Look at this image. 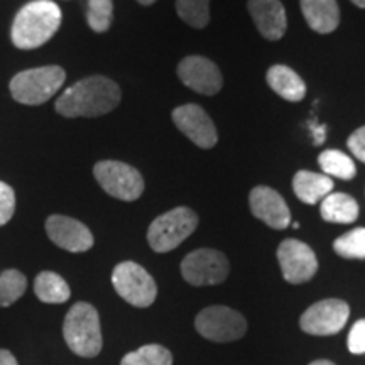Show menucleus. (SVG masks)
<instances>
[{
  "label": "nucleus",
  "mask_w": 365,
  "mask_h": 365,
  "mask_svg": "<svg viewBox=\"0 0 365 365\" xmlns=\"http://www.w3.org/2000/svg\"><path fill=\"white\" fill-rule=\"evenodd\" d=\"M122 91L115 81L102 75L76 81L56 100V112L63 117H100L120 103Z\"/></svg>",
  "instance_id": "1"
},
{
  "label": "nucleus",
  "mask_w": 365,
  "mask_h": 365,
  "mask_svg": "<svg viewBox=\"0 0 365 365\" xmlns=\"http://www.w3.org/2000/svg\"><path fill=\"white\" fill-rule=\"evenodd\" d=\"M61 9L53 0H34L17 12L12 43L19 49H36L48 43L61 26Z\"/></svg>",
  "instance_id": "2"
},
{
  "label": "nucleus",
  "mask_w": 365,
  "mask_h": 365,
  "mask_svg": "<svg viewBox=\"0 0 365 365\" xmlns=\"http://www.w3.org/2000/svg\"><path fill=\"white\" fill-rule=\"evenodd\" d=\"M63 336L73 354L85 359L97 357L102 350V330L100 317L90 303L73 304L63 323Z\"/></svg>",
  "instance_id": "3"
},
{
  "label": "nucleus",
  "mask_w": 365,
  "mask_h": 365,
  "mask_svg": "<svg viewBox=\"0 0 365 365\" xmlns=\"http://www.w3.org/2000/svg\"><path fill=\"white\" fill-rule=\"evenodd\" d=\"M66 73L61 66H41L17 73L11 80V95L22 105L46 103L61 88Z\"/></svg>",
  "instance_id": "4"
},
{
  "label": "nucleus",
  "mask_w": 365,
  "mask_h": 365,
  "mask_svg": "<svg viewBox=\"0 0 365 365\" xmlns=\"http://www.w3.org/2000/svg\"><path fill=\"white\" fill-rule=\"evenodd\" d=\"M198 227V217L191 208L178 207L163 213L149 225L148 242L158 254L171 252L193 234Z\"/></svg>",
  "instance_id": "5"
},
{
  "label": "nucleus",
  "mask_w": 365,
  "mask_h": 365,
  "mask_svg": "<svg viewBox=\"0 0 365 365\" xmlns=\"http://www.w3.org/2000/svg\"><path fill=\"white\" fill-rule=\"evenodd\" d=\"M112 284L117 294L135 308H148L156 301V281L143 266L132 261L117 264L112 272Z\"/></svg>",
  "instance_id": "6"
},
{
  "label": "nucleus",
  "mask_w": 365,
  "mask_h": 365,
  "mask_svg": "<svg viewBox=\"0 0 365 365\" xmlns=\"http://www.w3.org/2000/svg\"><path fill=\"white\" fill-rule=\"evenodd\" d=\"M93 176L105 193L122 202H134L144 193L143 175L122 161H100L95 164Z\"/></svg>",
  "instance_id": "7"
},
{
  "label": "nucleus",
  "mask_w": 365,
  "mask_h": 365,
  "mask_svg": "<svg viewBox=\"0 0 365 365\" xmlns=\"http://www.w3.org/2000/svg\"><path fill=\"white\" fill-rule=\"evenodd\" d=\"M195 327L203 339L227 344L245 335L247 319L228 307H208L198 313Z\"/></svg>",
  "instance_id": "8"
},
{
  "label": "nucleus",
  "mask_w": 365,
  "mask_h": 365,
  "mask_svg": "<svg viewBox=\"0 0 365 365\" xmlns=\"http://www.w3.org/2000/svg\"><path fill=\"white\" fill-rule=\"evenodd\" d=\"M230 264L225 254L215 249L193 250L182 259L181 274L191 286H213L227 279Z\"/></svg>",
  "instance_id": "9"
},
{
  "label": "nucleus",
  "mask_w": 365,
  "mask_h": 365,
  "mask_svg": "<svg viewBox=\"0 0 365 365\" xmlns=\"http://www.w3.org/2000/svg\"><path fill=\"white\" fill-rule=\"evenodd\" d=\"M350 308L341 299H323L309 307L301 314L299 327L304 333L317 336L335 335L349 322Z\"/></svg>",
  "instance_id": "10"
},
{
  "label": "nucleus",
  "mask_w": 365,
  "mask_h": 365,
  "mask_svg": "<svg viewBox=\"0 0 365 365\" xmlns=\"http://www.w3.org/2000/svg\"><path fill=\"white\" fill-rule=\"evenodd\" d=\"M282 277L291 284L308 282L318 271V259L313 249L304 242L287 239L277 249Z\"/></svg>",
  "instance_id": "11"
},
{
  "label": "nucleus",
  "mask_w": 365,
  "mask_h": 365,
  "mask_svg": "<svg viewBox=\"0 0 365 365\" xmlns=\"http://www.w3.org/2000/svg\"><path fill=\"white\" fill-rule=\"evenodd\" d=\"M173 122L198 148L212 149L217 144L218 134L215 124L200 105L186 103L175 108Z\"/></svg>",
  "instance_id": "12"
},
{
  "label": "nucleus",
  "mask_w": 365,
  "mask_h": 365,
  "mask_svg": "<svg viewBox=\"0 0 365 365\" xmlns=\"http://www.w3.org/2000/svg\"><path fill=\"white\" fill-rule=\"evenodd\" d=\"M178 76L188 88L196 93L217 95L223 86L222 73L212 59L203 56H188L178 65Z\"/></svg>",
  "instance_id": "13"
},
{
  "label": "nucleus",
  "mask_w": 365,
  "mask_h": 365,
  "mask_svg": "<svg viewBox=\"0 0 365 365\" xmlns=\"http://www.w3.org/2000/svg\"><path fill=\"white\" fill-rule=\"evenodd\" d=\"M49 240L68 252H86L93 247V235L90 228L78 220L65 215H51L46 220Z\"/></svg>",
  "instance_id": "14"
},
{
  "label": "nucleus",
  "mask_w": 365,
  "mask_h": 365,
  "mask_svg": "<svg viewBox=\"0 0 365 365\" xmlns=\"http://www.w3.org/2000/svg\"><path fill=\"white\" fill-rule=\"evenodd\" d=\"M250 212L255 218L276 230H284L291 223V212L284 198L269 186H257L249 195Z\"/></svg>",
  "instance_id": "15"
},
{
  "label": "nucleus",
  "mask_w": 365,
  "mask_h": 365,
  "mask_svg": "<svg viewBox=\"0 0 365 365\" xmlns=\"http://www.w3.org/2000/svg\"><path fill=\"white\" fill-rule=\"evenodd\" d=\"M249 14L261 36L269 41H279L287 29L284 6L281 0H249Z\"/></svg>",
  "instance_id": "16"
},
{
  "label": "nucleus",
  "mask_w": 365,
  "mask_h": 365,
  "mask_svg": "<svg viewBox=\"0 0 365 365\" xmlns=\"http://www.w3.org/2000/svg\"><path fill=\"white\" fill-rule=\"evenodd\" d=\"M299 6L314 33L330 34L339 27L340 9L336 0H299Z\"/></svg>",
  "instance_id": "17"
},
{
  "label": "nucleus",
  "mask_w": 365,
  "mask_h": 365,
  "mask_svg": "<svg viewBox=\"0 0 365 365\" xmlns=\"http://www.w3.org/2000/svg\"><path fill=\"white\" fill-rule=\"evenodd\" d=\"M267 85L287 102H301L307 95V85L293 68L284 65H274L266 75Z\"/></svg>",
  "instance_id": "18"
},
{
  "label": "nucleus",
  "mask_w": 365,
  "mask_h": 365,
  "mask_svg": "<svg viewBox=\"0 0 365 365\" xmlns=\"http://www.w3.org/2000/svg\"><path fill=\"white\" fill-rule=\"evenodd\" d=\"M293 190L303 203L314 205L333 191V181L323 173L298 171L293 178Z\"/></svg>",
  "instance_id": "19"
},
{
  "label": "nucleus",
  "mask_w": 365,
  "mask_h": 365,
  "mask_svg": "<svg viewBox=\"0 0 365 365\" xmlns=\"http://www.w3.org/2000/svg\"><path fill=\"white\" fill-rule=\"evenodd\" d=\"M322 218L330 223H354L359 218V203L346 193H330L319 208Z\"/></svg>",
  "instance_id": "20"
},
{
  "label": "nucleus",
  "mask_w": 365,
  "mask_h": 365,
  "mask_svg": "<svg viewBox=\"0 0 365 365\" xmlns=\"http://www.w3.org/2000/svg\"><path fill=\"white\" fill-rule=\"evenodd\" d=\"M34 293L39 301L48 304L66 303L71 296L68 282L53 271H43L34 281Z\"/></svg>",
  "instance_id": "21"
},
{
  "label": "nucleus",
  "mask_w": 365,
  "mask_h": 365,
  "mask_svg": "<svg viewBox=\"0 0 365 365\" xmlns=\"http://www.w3.org/2000/svg\"><path fill=\"white\" fill-rule=\"evenodd\" d=\"M318 163L319 168L323 170V175L327 176H335L340 178V180L349 181L357 175V168H355L352 158H349L345 153H341V150H323V153L319 154Z\"/></svg>",
  "instance_id": "22"
},
{
  "label": "nucleus",
  "mask_w": 365,
  "mask_h": 365,
  "mask_svg": "<svg viewBox=\"0 0 365 365\" xmlns=\"http://www.w3.org/2000/svg\"><path fill=\"white\" fill-rule=\"evenodd\" d=\"M120 365H173V355L163 345H144L127 354Z\"/></svg>",
  "instance_id": "23"
},
{
  "label": "nucleus",
  "mask_w": 365,
  "mask_h": 365,
  "mask_svg": "<svg viewBox=\"0 0 365 365\" xmlns=\"http://www.w3.org/2000/svg\"><path fill=\"white\" fill-rule=\"evenodd\" d=\"M27 279L17 269H7L0 274V308H7L26 293Z\"/></svg>",
  "instance_id": "24"
},
{
  "label": "nucleus",
  "mask_w": 365,
  "mask_h": 365,
  "mask_svg": "<svg viewBox=\"0 0 365 365\" xmlns=\"http://www.w3.org/2000/svg\"><path fill=\"white\" fill-rule=\"evenodd\" d=\"M176 12L188 26L203 29L210 22V0H176Z\"/></svg>",
  "instance_id": "25"
},
{
  "label": "nucleus",
  "mask_w": 365,
  "mask_h": 365,
  "mask_svg": "<svg viewBox=\"0 0 365 365\" xmlns=\"http://www.w3.org/2000/svg\"><path fill=\"white\" fill-rule=\"evenodd\" d=\"M333 250L345 259H365V228L346 232L333 242Z\"/></svg>",
  "instance_id": "26"
},
{
  "label": "nucleus",
  "mask_w": 365,
  "mask_h": 365,
  "mask_svg": "<svg viewBox=\"0 0 365 365\" xmlns=\"http://www.w3.org/2000/svg\"><path fill=\"white\" fill-rule=\"evenodd\" d=\"M113 2L112 0H88L86 19L95 33H105L112 24Z\"/></svg>",
  "instance_id": "27"
},
{
  "label": "nucleus",
  "mask_w": 365,
  "mask_h": 365,
  "mask_svg": "<svg viewBox=\"0 0 365 365\" xmlns=\"http://www.w3.org/2000/svg\"><path fill=\"white\" fill-rule=\"evenodd\" d=\"M16 212V193L11 186L0 181V227L14 217Z\"/></svg>",
  "instance_id": "28"
},
{
  "label": "nucleus",
  "mask_w": 365,
  "mask_h": 365,
  "mask_svg": "<svg viewBox=\"0 0 365 365\" xmlns=\"http://www.w3.org/2000/svg\"><path fill=\"white\" fill-rule=\"evenodd\" d=\"M349 350L355 355L365 354V319H359L349 333Z\"/></svg>",
  "instance_id": "29"
},
{
  "label": "nucleus",
  "mask_w": 365,
  "mask_h": 365,
  "mask_svg": "<svg viewBox=\"0 0 365 365\" xmlns=\"http://www.w3.org/2000/svg\"><path fill=\"white\" fill-rule=\"evenodd\" d=\"M346 145H349L350 153H352L355 158L365 163V125L360 127V129L355 130L354 134L349 137Z\"/></svg>",
  "instance_id": "30"
},
{
  "label": "nucleus",
  "mask_w": 365,
  "mask_h": 365,
  "mask_svg": "<svg viewBox=\"0 0 365 365\" xmlns=\"http://www.w3.org/2000/svg\"><path fill=\"white\" fill-rule=\"evenodd\" d=\"M0 365H19L14 355L6 349H0Z\"/></svg>",
  "instance_id": "31"
},
{
  "label": "nucleus",
  "mask_w": 365,
  "mask_h": 365,
  "mask_svg": "<svg viewBox=\"0 0 365 365\" xmlns=\"http://www.w3.org/2000/svg\"><path fill=\"white\" fill-rule=\"evenodd\" d=\"M325 132H327L325 125H314L313 127V137H314V143H317V145L323 144V140H325Z\"/></svg>",
  "instance_id": "32"
},
{
  "label": "nucleus",
  "mask_w": 365,
  "mask_h": 365,
  "mask_svg": "<svg viewBox=\"0 0 365 365\" xmlns=\"http://www.w3.org/2000/svg\"><path fill=\"white\" fill-rule=\"evenodd\" d=\"M309 365H335V364L330 362V360H314V362H312Z\"/></svg>",
  "instance_id": "33"
},
{
  "label": "nucleus",
  "mask_w": 365,
  "mask_h": 365,
  "mask_svg": "<svg viewBox=\"0 0 365 365\" xmlns=\"http://www.w3.org/2000/svg\"><path fill=\"white\" fill-rule=\"evenodd\" d=\"M352 2L360 9H365V0H352Z\"/></svg>",
  "instance_id": "34"
},
{
  "label": "nucleus",
  "mask_w": 365,
  "mask_h": 365,
  "mask_svg": "<svg viewBox=\"0 0 365 365\" xmlns=\"http://www.w3.org/2000/svg\"><path fill=\"white\" fill-rule=\"evenodd\" d=\"M139 4H143V6H150V4H154L156 0H137Z\"/></svg>",
  "instance_id": "35"
},
{
  "label": "nucleus",
  "mask_w": 365,
  "mask_h": 365,
  "mask_svg": "<svg viewBox=\"0 0 365 365\" xmlns=\"http://www.w3.org/2000/svg\"><path fill=\"white\" fill-rule=\"evenodd\" d=\"M293 228H299V223L298 222H293Z\"/></svg>",
  "instance_id": "36"
}]
</instances>
